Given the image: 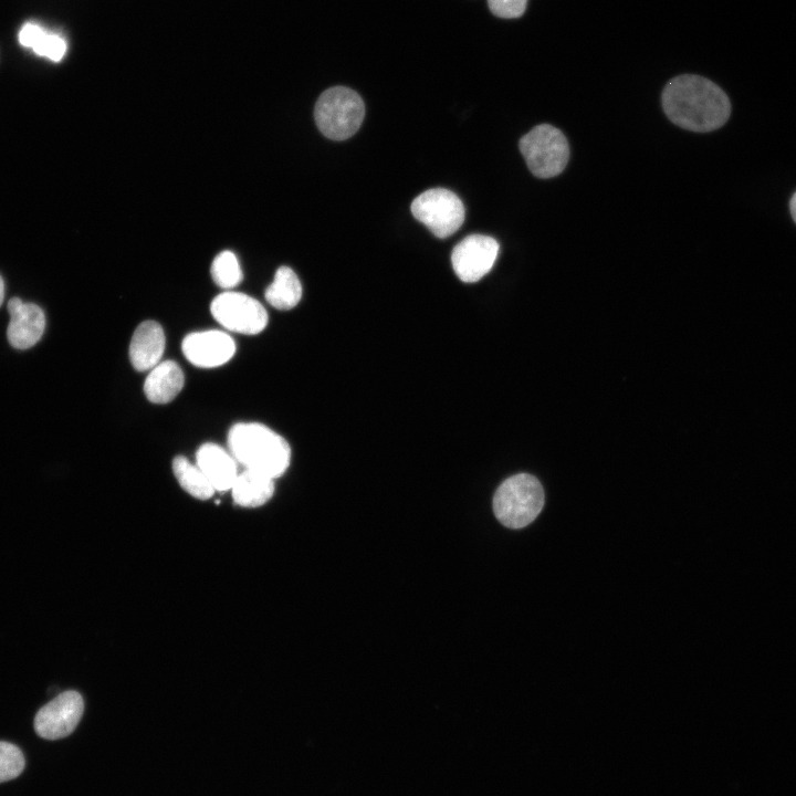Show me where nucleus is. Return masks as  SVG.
Masks as SVG:
<instances>
[{"instance_id":"obj_1","label":"nucleus","mask_w":796,"mask_h":796,"mask_svg":"<svg viewBox=\"0 0 796 796\" xmlns=\"http://www.w3.org/2000/svg\"><path fill=\"white\" fill-rule=\"evenodd\" d=\"M662 106L672 123L700 133L718 129L731 114L730 100L722 88L693 74L677 76L666 85Z\"/></svg>"},{"instance_id":"obj_2","label":"nucleus","mask_w":796,"mask_h":796,"mask_svg":"<svg viewBox=\"0 0 796 796\" xmlns=\"http://www.w3.org/2000/svg\"><path fill=\"white\" fill-rule=\"evenodd\" d=\"M228 446L234 460L245 469L274 480L290 465L291 448L287 441L261 423H235L229 431Z\"/></svg>"},{"instance_id":"obj_3","label":"nucleus","mask_w":796,"mask_h":796,"mask_svg":"<svg viewBox=\"0 0 796 796\" xmlns=\"http://www.w3.org/2000/svg\"><path fill=\"white\" fill-rule=\"evenodd\" d=\"M544 505V491L538 480L527 473L506 479L495 491L493 511L506 527L522 528L533 522Z\"/></svg>"},{"instance_id":"obj_4","label":"nucleus","mask_w":796,"mask_h":796,"mask_svg":"<svg viewBox=\"0 0 796 796\" xmlns=\"http://www.w3.org/2000/svg\"><path fill=\"white\" fill-rule=\"evenodd\" d=\"M365 105L355 91L334 86L324 91L316 101L314 118L321 133L333 140L352 137L360 127Z\"/></svg>"},{"instance_id":"obj_5","label":"nucleus","mask_w":796,"mask_h":796,"mask_svg":"<svg viewBox=\"0 0 796 796\" xmlns=\"http://www.w3.org/2000/svg\"><path fill=\"white\" fill-rule=\"evenodd\" d=\"M520 150L530 171L538 178L559 175L569 158V147L564 134L549 124L532 128L520 139Z\"/></svg>"},{"instance_id":"obj_6","label":"nucleus","mask_w":796,"mask_h":796,"mask_svg":"<svg viewBox=\"0 0 796 796\" xmlns=\"http://www.w3.org/2000/svg\"><path fill=\"white\" fill-rule=\"evenodd\" d=\"M413 217L432 234L444 239L453 234L464 221V206L460 198L444 188L423 191L411 202Z\"/></svg>"},{"instance_id":"obj_7","label":"nucleus","mask_w":796,"mask_h":796,"mask_svg":"<svg viewBox=\"0 0 796 796\" xmlns=\"http://www.w3.org/2000/svg\"><path fill=\"white\" fill-rule=\"evenodd\" d=\"M211 314L228 331L244 335L261 333L268 325V313L255 298L227 291L211 302Z\"/></svg>"},{"instance_id":"obj_8","label":"nucleus","mask_w":796,"mask_h":796,"mask_svg":"<svg viewBox=\"0 0 796 796\" xmlns=\"http://www.w3.org/2000/svg\"><path fill=\"white\" fill-rule=\"evenodd\" d=\"M499 249L498 241L492 237L483 234L465 237L451 253L454 273L465 283L481 280L493 268Z\"/></svg>"},{"instance_id":"obj_9","label":"nucleus","mask_w":796,"mask_h":796,"mask_svg":"<svg viewBox=\"0 0 796 796\" xmlns=\"http://www.w3.org/2000/svg\"><path fill=\"white\" fill-rule=\"evenodd\" d=\"M84 711V702L76 691H65L44 706L34 718V730L45 740H59L71 734Z\"/></svg>"},{"instance_id":"obj_10","label":"nucleus","mask_w":796,"mask_h":796,"mask_svg":"<svg viewBox=\"0 0 796 796\" xmlns=\"http://www.w3.org/2000/svg\"><path fill=\"white\" fill-rule=\"evenodd\" d=\"M181 349L192 365L213 368L232 358L235 344L227 333L213 329L188 334L182 341Z\"/></svg>"},{"instance_id":"obj_11","label":"nucleus","mask_w":796,"mask_h":796,"mask_svg":"<svg viewBox=\"0 0 796 796\" xmlns=\"http://www.w3.org/2000/svg\"><path fill=\"white\" fill-rule=\"evenodd\" d=\"M8 312L11 318L7 336L11 346L27 349L35 345L42 337L45 327V317L41 307L13 297L8 302Z\"/></svg>"},{"instance_id":"obj_12","label":"nucleus","mask_w":796,"mask_h":796,"mask_svg":"<svg viewBox=\"0 0 796 796\" xmlns=\"http://www.w3.org/2000/svg\"><path fill=\"white\" fill-rule=\"evenodd\" d=\"M165 333L155 321H145L135 329L130 345L129 359L138 371L150 370L163 357L165 350Z\"/></svg>"},{"instance_id":"obj_13","label":"nucleus","mask_w":796,"mask_h":796,"mask_svg":"<svg viewBox=\"0 0 796 796\" xmlns=\"http://www.w3.org/2000/svg\"><path fill=\"white\" fill-rule=\"evenodd\" d=\"M197 465L216 491L231 490L237 476V464L231 453L214 443L202 444L196 454Z\"/></svg>"},{"instance_id":"obj_14","label":"nucleus","mask_w":796,"mask_h":796,"mask_svg":"<svg viewBox=\"0 0 796 796\" xmlns=\"http://www.w3.org/2000/svg\"><path fill=\"white\" fill-rule=\"evenodd\" d=\"M185 376L180 366L174 360H165L150 369L145 379L144 392L153 404H167L182 389Z\"/></svg>"},{"instance_id":"obj_15","label":"nucleus","mask_w":796,"mask_h":796,"mask_svg":"<svg viewBox=\"0 0 796 796\" xmlns=\"http://www.w3.org/2000/svg\"><path fill=\"white\" fill-rule=\"evenodd\" d=\"M274 490V479L248 469L238 474L231 488L234 503L243 507L265 504L272 498Z\"/></svg>"},{"instance_id":"obj_16","label":"nucleus","mask_w":796,"mask_h":796,"mask_svg":"<svg viewBox=\"0 0 796 796\" xmlns=\"http://www.w3.org/2000/svg\"><path fill=\"white\" fill-rule=\"evenodd\" d=\"M18 38L22 46L31 48L35 54L53 62L61 61L67 50V43L62 35L43 29L34 22L24 23Z\"/></svg>"},{"instance_id":"obj_17","label":"nucleus","mask_w":796,"mask_h":796,"mask_svg":"<svg viewBox=\"0 0 796 796\" xmlns=\"http://www.w3.org/2000/svg\"><path fill=\"white\" fill-rule=\"evenodd\" d=\"M264 296L266 302L277 310L296 306L302 297V285L295 272L289 266H280Z\"/></svg>"},{"instance_id":"obj_18","label":"nucleus","mask_w":796,"mask_h":796,"mask_svg":"<svg viewBox=\"0 0 796 796\" xmlns=\"http://www.w3.org/2000/svg\"><path fill=\"white\" fill-rule=\"evenodd\" d=\"M172 471L181 488L191 496L208 500L213 495L216 490L207 476L197 464L190 463L187 458L176 457L172 461Z\"/></svg>"},{"instance_id":"obj_19","label":"nucleus","mask_w":796,"mask_h":796,"mask_svg":"<svg viewBox=\"0 0 796 796\" xmlns=\"http://www.w3.org/2000/svg\"><path fill=\"white\" fill-rule=\"evenodd\" d=\"M211 276L217 285L226 290L237 286L242 281V270L232 251H222L213 259Z\"/></svg>"},{"instance_id":"obj_20","label":"nucleus","mask_w":796,"mask_h":796,"mask_svg":"<svg viewBox=\"0 0 796 796\" xmlns=\"http://www.w3.org/2000/svg\"><path fill=\"white\" fill-rule=\"evenodd\" d=\"M24 768V756L20 748L8 742H0V783L15 778Z\"/></svg>"},{"instance_id":"obj_21","label":"nucleus","mask_w":796,"mask_h":796,"mask_svg":"<svg viewBox=\"0 0 796 796\" xmlns=\"http://www.w3.org/2000/svg\"><path fill=\"white\" fill-rule=\"evenodd\" d=\"M488 4L496 17L513 19L523 15L527 0H488Z\"/></svg>"},{"instance_id":"obj_22","label":"nucleus","mask_w":796,"mask_h":796,"mask_svg":"<svg viewBox=\"0 0 796 796\" xmlns=\"http://www.w3.org/2000/svg\"><path fill=\"white\" fill-rule=\"evenodd\" d=\"M789 209L794 221L796 222V192L793 195L789 203Z\"/></svg>"},{"instance_id":"obj_23","label":"nucleus","mask_w":796,"mask_h":796,"mask_svg":"<svg viewBox=\"0 0 796 796\" xmlns=\"http://www.w3.org/2000/svg\"><path fill=\"white\" fill-rule=\"evenodd\" d=\"M3 297H4V283H3L2 277L0 276V306L2 304Z\"/></svg>"}]
</instances>
